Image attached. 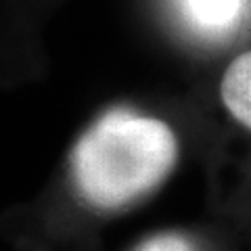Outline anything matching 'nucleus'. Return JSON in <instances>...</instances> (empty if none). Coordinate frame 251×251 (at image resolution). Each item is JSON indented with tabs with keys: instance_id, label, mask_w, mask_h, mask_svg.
Returning <instances> with one entry per match:
<instances>
[{
	"instance_id": "obj_4",
	"label": "nucleus",
	"mask_w": 251,
	"mask_h": 251,
	"mask_svg": "<svg viewBox=\"0 0 251 251\" xmlns=\"http://www.w3.org/2000/svg\"><path fill=\"white\" fill-rule=\"evenodd\" d=\"M134 251H205L195 239L182 232H161L145 239Z\"/></svg>"
},
{
	"instance_id": "obj_3",
	"label": "nucleus",
	"mask_w": 251,
	"mask_h": 251,
	"mask_svg": "<svg viewBox=\"0 0 251 251\" xmlns=\"http://www.w3.org/2000/svg\"><path fill=\"white\" fill-rule=\"evenodd\" d=\"M195 25L209 34H224L239 23L245 0H180Z\"/></svg>"
},
{
	"instance_id": "obj_2",
	"label": "nucleus",
	"mask_w": 251,
	"mask_h": 251,
	"mask_svg": "<svg viewBox=\"0 0 251 251\" xmlns=\"http://www.w3.org/2000/svg\"><path fill=\"white\" fill-rule=\"evenodd\" d=\"M220 92L230 115L251 130V50L239 54L226 67Z\"/></svg>"
},
{
	"instance_id": "obj_1",
	"label": "nucleus",
	"mask_w": 251,
	"mask_h": 251,
	"mask_svg": "<svg viewBox=\"0 0 251 251\" xmlns=\"http://www.w3.org/2000/svg\"><path fill=\"white\" fill-rule=\"evenodd\" d=\"M176 161L178 140L166 122L115 107L74 145L72 180L86 203L115 211L153 193Z\"/></svg>"
}]
</instances>
